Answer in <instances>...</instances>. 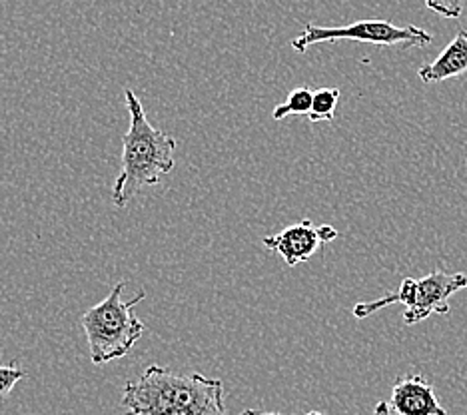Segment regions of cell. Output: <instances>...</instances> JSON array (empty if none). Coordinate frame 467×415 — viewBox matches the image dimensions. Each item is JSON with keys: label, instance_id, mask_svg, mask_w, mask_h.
Instances as JSON below:
<instances>
[{"label": "cell", "instance_id": "6da1fadb", "mask_svg": "<svg viewBox=\"0 0 467 415\" xmlns=\"http://www.w3.org/2000/svg\"><path fill=\"white\" fill-rule=\"evenodd\" d=\"M126 415H228L222 379L150 366L122 393Z\"/></svg>", "mask_w": 467, "mask_h": 415}, {"label": "cell", "instance_id": "7a4b0ae2", "mask_svg": "<svg viewBox=\"0 0 467 415\" xmlns=\"http://www.w3.org/2000/svg\"><path fill=\"white\" fill-rule=\"evenodd\" d=\"M124 96L130 126L122 138V168L112 186L116 208H124L144 186L161 182L176 164V138L150 124L134 90L126 88Z\"/></svg>", "mask_w": 467, "mask_h": 415}, {"label": "cell", "instance_id": "3957f363", "mask_svg": "<svg viewBox=\"0 0 467 415\" xmlns=\"http://www.w3.org/2000/svg\"><path fill=\"white\" fill-rule=\"evenodd\" d=\"M124 282H119L112 292L82 316L80 324L87 334L90 361L94 366L109 364L112 359L124 358L138 344L144 334V322L134 314L146 292H138L132 300H122Z\"/></svg>", "mask_w": 467, "mask_h": 415}, {"label": "cell", "instance_id": "277c9868", "mask_svg": "<svg viewBox=\"0 0 467 415\" xmlns=\"http://www.w3.org/2000/svg\"><path fill=\"white\" fill-rule=\"evenodd\" d=\"M334 40H356V42H369L378 47H398L416 48L426 47L433 40L430 32L418 26H396L388 20H359V23L348 26H316L306 25L300 36L292 40V48L296 52H306L314 45L320 42H334Z\"/></svg>", "mask_w": 467, "mask_h": 415}, {"label": "cell", "instance_id": "5b68a950", "mask_svg": "<svg viewBox=\"0 0 467 415\" xmlns=\"http://www.w3.org/2000/svg\"><path fill=\"white\" fill-rule=\"evenodd\" d=\"M467 287V275L460 272H431L418 280L416 302L403 312V324L413 326L428 319L431 314H450V297Z\"/></svg>", "mask_w": 467, "mask_h": 415}, {"label": "cell", "instance_id": "8992f818", "mask_svg": "<svg viewBox=\"0 0 467 415\" xmlns=\"http://www.w3.org/2000/svg\"><path fill=\"white\" fill-rule=\"evenodd\" d=\"M264 246L268 250L280 254L282 260L294 268V265L304 264L312 258V255L322 248V236L320 228L314 226L312 220H302L294 226H288L280 233H274L262 240Z\"/></svg>", "mask_w": 467, "mask_h": 415}, {"label": "cell", "instance_id": "52a82bcc", "mask_svg": "<svg viewBox=\"0 0 467 415\" xmlns=\"http://www.w3.org/2000/svg\"><path fill=\"white\" fill-rule=\"evenodd\" d=\"M388 403L400 415H448L440 406L433 386L421 374L398 378Z\"/></svg>", "mask_w": 467, "mask_h": 415}, {"label": "cell", "instance_id": "ba28073f", "mask_svg": "<svg viewBox=\"0 0 467 415\" xmlns=\"http://www.w3.org/2000/svg\"><path fill=\"white\" fill-rule=\"evenodd\" d=\"M467 72V30H460L441 55L418 70L421 82L433 84L448 78L462 77Z\"/></svg>", "mask_w": 467, "mask_h": 415}, {"label": "cell", "instance_id": "9c48e42d", "mask_svg": "<svg viewBox=\"0 0 467 415\" xmlns=\"http://www.w3.org/2000/svg\"><path fill=\"white\" fill-rule=\"evenodd\" d=\"M312 102H314V90H310L307 87H300L294 88L285 102L278 104L272 112L274 120H284L288 116H307L312 110Z\"/></svg>", "mask_w": 467, "mask_h": 415}, {"label": "cell", "instance_id": "30bf717a", "mask_svg": "<svg viewBox=\"0 0 467 415\" xmlns=\"http://www.w3.org/2000/svg\"><path fill=\"white\" fill-rule=\"evenodd\" d=\"M339 102V90L337 88H320L314 92L312 110L307 114L312 124L317 122H332L336 116V109Z\"/></svg>", "mask_w": 467, "mask_h": 415}, {"label": "cell", "instance_id": "8fae6325", "mask_svg": "<svg viewBox=\"0 0 467 415\" xmlns=\"http://www.w3.org/2000/svg\"><path fill=\"white\" fill-rule=\"evenodd\" d=\"M25 376L26 374L18 368V364H6V366L0 364V399L6 398Z\"/></svg>", "mask_w": 467, "mask_h": 415}, {"label": "cell", "instance_id": "7c38bea8", "mask_svg": "<svg viewBox=\"0 0 467 415\" xmlns=\"http://www.w3.org/2000/svg\"><path fill=\"white\" fill-rule=\"evenodd\" d=\"M435 15L445 18H460L463 13V0H423Z\"/></svg>", "mask_w": 467, "mask_h": 415}, {"label": "cell", "instance_id": "4fadbf2b", "mask_svg": "<svg viewBox=\"0 0 467 415\" xmlns=\"http://www.w3.org/2000/svg\"><path fill=\"white\" fill-rule=\"evenodd\" d=\"M317 228H320V236H322L324 244H330L337 238V230L332 228V226H327V223H324V226H317Z\"/></svg>", "mask_w": 467, "mask_h": 415}, {"label": "cell", "instance_id": "5bb4252c", "mask_svg": "<svg viewBox=\"0 0 467 415\" xmlns=\"http://www.w3.org/2000/svg\"><path fill=\"white\" fill-rule=\"evenodd\" d=\"M389 403L388 401H379L376 406V415H389Z\"/></svg>", "mask_w": 467, "mask_h": 415}, {"label": "cell", "instance_id": "9a60e30c", "mask_svg": "<svg viewBox=\"0 0 467 415\" xmlns=\"http://www.w3.org/2000/svg\"><path fill=\"white\" fill-rule=\"evenodd\" d=\"M242 415H282V413H274V411H260V410H244Z\"/></svg>", "mask_w": 467, "mask_h": 415}, {"label": "cell", "instance_id": "2e32d148", "mask_svg": "<svg viewBox=\"0 0 467 415\" xmlns=\"http://www.w3.org/2000/svg\"><path fill=\"white\" fill-rule=\"evenodd\" d=\"M306 415H324V413H320V411H310V413H306Z\"/></svg>", "mask_w": 467, "mask_h": 415}]
</instances>
